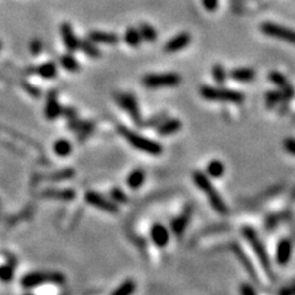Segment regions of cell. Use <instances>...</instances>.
I'll return each mask as SVG.
<instances>
[{
    "instance_id": "6da1fadb",
    "label": "cell",
    "mask_w": 295,
    "mask_h": 295,
    "mask_svg": "<svg viewBox=\"0 0 295 295\" xmlns=\"http://www.w3.org/2000/svg\"><path fill=\"white\" fill-rule=\"evenodd\" d=\"M193 182L204 195L208 198L209 204L211 206V208L215 211H218L221 215H225L228 214L229 208L226 206V203L224 202V199L221 198L220 193L215 190V187L213 186L211 181L209 180L208 175L201 172V171H196L193 172Z\"/></svg>"
},
{
    "instance_id": "7a4b0ae2",
    "label": "cell",
    "mask_w": 295,
    "mask_h": 295,
    "mask_svg": "<svg viewBox=\"0 0 295 295\" xmlns=\"http://www.w3.org/2000/svg\"><path fill=\"white\" fill-rule=\"evenodd\" d=\"M241 233H243L244 238L249 241L252 251H253L254 254L257 256V258H258L259 263H261L262 268H263V271L266 272L267 276H268L271 279H274V274H273V271H272V263H271V259H269L268 252H267L266 247H264L263 243L261 241L259 236L257 235L256 231H254L252 228H250V226H244Z\"/></svg>"
},
{
    "instance_id": "3957f363",
    "label": "cell",
    "mask_w": 295,
    "mask_h": 295,
    "mask_svg": "<svg viewBox=\"0 0 295 295\" xmlns=\"http://www.w3.org/2000/svg\"><path fill=\"white\" fill-rule=\"evenodd\" d=\"M199 94L204 100L218 101V102H230V103H243L245 101V95L235 90L224 89V87L213 86H201Z\"/></svg>"
},
{
    "instance_id": "277c9868",
    "label": "cell",
    "mask_w": 295,
    "mask_h": 295,
    "mask_svg": "<svg viewBox=\"0 0 295 295\" xmlns=\"http://www.w3.org/2000/svg\"><path fill=\"white\" fill-rule=\"evenodd\" d=\"M118 132L122 134V137L125 138L133 148L137 149V150L150 154V155H159V154L163 153V147H161V144L154 142V140L147 139L145 137L137 134L135 132H132V130H129L128 128L121 126V127L118 128Z\"/></svg>"
},
{
    "instance_id": "5b68a950",
    "label": "cell",
    "mask_w": 295,
    "mask_h": 295,
    "mask_svg": "<svg viewBox=\"0 0 295 295\" xmlns=\"http://www.w3.org/2000/svg\"><path fill=\"white\" fill-rule=\"evenodd\" d=\"M65 277L59 272H34L29 273L21 279V284L24 288L30 289L39 287L44 283H64Z\"/></svg>"
},
{
    "instance_id": "8992f818",
    "label": "cell",
    "mask_w": 295,
    "mask_h": 295,
    "mask_svg": "<svg viewBox=\"0 0 295 295\" xmlns=\"http://www.w3.org/2000/svg\"><path fill=\"white\" fill-rule=\"evenodd\" d=\"M181 83V75L176 73H160V74L145 75L143 84L150 89L165 86H177Z\"/></svg>"
},
{
    "instance_id": "52a82bcc",
    "label": "cell",
    "mask_w": 295,
    "mask_h": 295,
    "mask_svg": "<svg viewBox=\"0 0 295 295\" xmlns=\"http://www.w3.org/2000/svg\"><path fill=\"white\" fill-rule=\"evenodd\" d=\"M262 34L267 35L273 39H278L287 43L295 44V31L289 27L282 26V25L274 24V22H263L261 25Z\"/></svg>"
},
{
    "instance_id": "ba28073f",
    "label": "cell",
    "mask_w": 295,
    "mask_h": 295,
    "mask_svg": "<svg viewBox=\"0 0 295 295\" xmlns=\"http://www.w3.org/2000/svg\"><path fill=\"white\" fill-rule=\"evenodd\" d=\"M117 102L120 103L123 110L129 113L134 123L139 126L142 125V115H140L137 98L133 96L132 94H121L117 96Z\"/></svg>"
},
{
    "instance_id": "9c48e42d",
    "label": "cell",
    "mask_w": 295,
    "mask_h": 295,
    "mask_svg": "<svg viewBox=\"0 0 295 295\" xmlns=\"http://www.w3.org/2000/svg\"><path fill=\"white\" fill-rule=\"evenodd\" d=\"M85 201L89 204H91V206H94L95 208L107 211V213H117L118 211V207L113 202L108 201L102 195L94 192V191L85 193Z\"/></svg>"
},
{
    "instance_id": "30bf717a",
    "label": "cell",
    "mask_w": 295,
    "mask_h": 295,
    "mask_svg": "<svg viewBox=\"0 0 295 295\" xmlns=\"http://www.w3.org/2000/svg\"><path fill=\"white\" fill-rule=\"evenodd\" d=\"M231 250H233L234 253L236 254L239 262L243 264L244 269H245L247 273H249L250 278H251L252 281H254L258 283L259 281H258V276H257L256 269H254L253 264H252V262L250 261V258L247 257V254L245 253V252H244V250L241 249L240 245H239V244H233V245H231Z\"/></svg>"
},
{
    "instance_id": "8fae6325",
    "label": "cell",
    "mask_w": 295,
    "mask_h": 295,
    "mask_svg": "<svg viewBox=\"0 0 295 295\" xmlns=\"http://www.w3.org/2000/svg\"><path fill=\"white\" fill-rule=\"evenodd\" d=\"M191 43V35L188 32H181L170 40L164 47V50L168 53L180 52Z\"/></svg>"
},
{
    "instance_id": "7c38bea8",
    "label": "cell",
    "mask_w": 295,
    "mask_h": 295,
    "mask_svg": "<svg viewBox=\"0 0 295 295\" xmlns=\"http://www.w3.org/2000/svg\"><path fill=\"white\" fill-rule=\"evenodd\" d=\"M191 215H192V206H187L181 215H178L177 218H175L171 221V230L173 231L175 235H182L183 231L187 228L188 223H190Z\"/></svg>"
},
{
    "instance_id": "4fadbf2b",
    "label": "cell",
    "mask_w": 295,
    "mask_h": 295,
    "mask_svg": "<svg viewBox=\"0 0 295 295\" xmlns=\"http://www.w3.org/2000/svg\"><path fill=\"white\" fill-rule=\"evenodd\" d=\"M292 241L289 239H282L277 245L276 262L279 266H286L292 257Z\"/></svg>"
},
{
    "instance_id": "5bb4252c",
    "label": "cell",
    "mask_w": 295,
    "mask_h": 295,
    "mask_svg": "<svg viewBox=\"0 0 295 295\" xmlns=\"http://www.w3.org/2000/svg\"><path fill=\"white\" fill-rule=\"evenodd\" d=\"M60 34H62L65 47H67V49L69 50L70 53L79 49V40L75 36L72 25L68 24V22L62 24V26H60Z\"/></svg>"
},
{
    "instance_id": "9a60e30c",
    "label": "cell",
    "mask_w": 295,
    "mask_h": 295,
    "mask_svg": "<svg viewBox=\"0 0 295 295\" xmlns=\"http://www.w3.org/2000/svg\"><path fill=\"white\" fill-rule=\"evenodd\" d=\"M150 236L153 243L155 244L156 246L164 247L166 246V244L170 240V234H169V230L161 224H155V225L151 228Z\"/></svg>"
},
{
    "instance_id": "2e32d148",
    "label": "cell",
    "mask_w": 295,
    "mask_h": 295,
    "mask_svg": "<svg viewBox=\"0 0 295 295\" xmlns=\"http://www.w3.org/2000/svg\"><path fill=\"white\" fill-rule=\"evenodd\" d=\"M89 40L92 42L102 44H117L120 42V37L113 32H103V31H91L89 34Z\"/></svg>"
},
{
    "instance_id": "e0dca14e",
    "label": "cell",
    "mask_w": 295,
    "mask_h": 295,
    "mask_svg": "<svg viewBox=\"0 0 295 295\" xmlns=\"http://www.w3.org/2000/svg\"><path fill=\"white\" fill-rule=\"evenodd\" d=\"M229 75L238 83H251L256 78V72L252 68H235Z\"/></svg>"
},
{
    "instance_id": "ac0fdd59",
    "label": "cell",
    "mask_w": 295,
    "mask_h": 295,
    "mask_svg": "<svg viewBox=\"0 0 295 295\" xmlns=\"http://www.w3.org/2000/svg\"><path fill=\"white\" fill-rule=\"evenodd\" d=\"M41 197L57 201H73L75 198V192L73 190H46L41 193Z\"/></svg>"
},
{
    "instance_id": "d6986e66",
    "label": "cell",
    "mask_w": 295,
    "mask_h": 295,
    "mask_svg": "<svg viewBox=\"0 0 295 295\" xmlns=\"http://www.w3.org/2000/svg\"><path fill=\"white\" fill-rule=\"evenodd\" d=\"M44 113H46V117L48 120H55L62 113V107H60L59 102H58L57 97H55V92H50L48 95Z\"/></svg>"
},
{
    "instance_id": "ffe728a7",
    "label": "cell",
    "mask_w": 295,
    "mask_h": 295,
    "mask_svg": "<svg viewBox=\"0 0 295 295\" xmlns=\"http://www.w3.org/2000/svg\"><path fill=\"white\" fill-rule=\"evenodd\" d=\"M181 127H182L181 121L172 118V120H168L164 123H161L158 127V132L160 135H171L177 133L181 129Z\"/></svg>"
},
{
    "instance_id": "44dd1931",
    "label": "cell",
    "mask_w": 295,
    "mask_h": 295,
    "mask_svg": "<svg viewBox=\"0 0 295 295\" xmlns=\"http://www.w3.org/2000/svg\"><path fill=\"white\" fill-rule=\"evenodd\" d=\"M125 42L128 44V46L130 47H139L140 43H142L143 39H142V35H140L139 30L134 29V27H129V29H127V31L125 32Z\"/></svg>"
},
{
    "instance_id": "7402d4cb",
    "label": "cell",
    "mask_w": 295,
    "mask_h": 295,
    "mask_svg": "<svg viewBox=\"0 0 295 295\" xmlns=\"http://www.w3.org/2000/svg\"><path fill=\"white\" fill-rule=\"evenodd\" d=\"M207 175L213 178H220L225 172V166L220 160H211L206 168Z\"/></svg>"
},
{
    "instance_id": "603a6c76",
    "label": "cell",
    "mask_w": 295,
    "mask_h": 295,
    "mask_svg": "<svg viewBox=\"0 0 295 295\" xmlns=\"http://www.w3.org/2000/svg\"><path fill=\"white\" fill-rule=\"evenodd\" d=\"M145 173L142 170H134L127 178V185L132 190H138L144 183Z\"/></svg>"
},
{
    "instance_id": "cb8c5ba5",
    "label": "cell",
    "mask_w": 295,
    "mask_h": 295,
    "mask_svg": "<svg viewBox=\"0 0 295 295\" xmlns=\"http://www.w3.org/2000/svg\"><path fill=\"white\" fill-rule=\"evenodd\" d=\"M79 49L91 58H98L101 55V52L91 40H79Z\"/></svg>"
},
{
    "instance_id": "d4e9b609",
    "label": "cell",
    "mask_w": 295,
    "mask_h": 295,
    "mask_svg": "<svg viewBox=\"0 0 295 295\" xmlns=\"http://www.w3.org/2000/svg\"><path fill=\"white\" fill-rule=\"evenodd\" d=\"M36 73L44 79H53L54 77H57V65L52 62L44 63V64L37 67Z\"/></svg>"
},
{
    "instance_id": "484cf974",
    "label": "cell",
    "mask_w": 295,
    "mask_h": 295,
    "mask_svg": "<svg viewBox=\"0 0 295 295\" xmlns=\"http://www.w3.org/2000/svg\"><path fill=\"white\" fill-rule=\"evenodd\" d=\"M60 64H62V67L64 68L65 70H68V72L70 73L78 72L80 68L79 63L77 62V59H75L72 54L62 55V57H60Z\"/></svg>"
},
{
    "instance_id": "4316f807",
    "label": "cell",
    "mask_w": 295,
    "mask_h": 295,
    "mask_svg": "<svg viewBox=\"0 0 295 295\" xmlns=\"http://www.w3.org/2000/svg\"><path fill=\"white\" fill-rule=\"evenodd\" d=\"M53 150H54V153L57 154L58 156L64 158V156H68L70 153H72L73 148H72V144H70L68 140L59 139L54 143V145H53Z\"/></svg>"
},
{
    "instance_id": "83f0119b",
    "label": "cell",
    "mask_w": 295,
    "mask_h": 295,
    "mask_svg": "<svg viewBox=\"0 0 295 295\" xmlns=\"http://www.w3.org/2000/svg\"><path fill=\"white\" fill-rule=\"evenodd\" d=\"M138 30H139L140 35H142V39L144 40V41L154 42L156 40V37H158V32H156V30L149 24H140L139 29Z\"/></svg>"
},
{
    "instance_id": "f1b7e54d",
    "label": "cell",
    "mask_w": 295,
    "mask_h": 295,
    "mask_svg": "<svg viewBox=\"0 0 295 295\" xmlns=\"http://www.w3.org/2000/svg\"><path fill=\"white\" fill-rule=\"evenodd\" d=\"M73 176H74V170H72V169H67V170H62L59 171V172H55V173H52V175L46 176V177H42L41 180L54 181V182H57V181L69 180V178H72Z\"/></svg>"
},
{
    "instance_id": "f546056e",
    "label": "cell",
    "mask_w": 295,
    "mask_h": 295,
    "mask_svg": "<svg viewBox=\"0 0 295 295\" xmlns=\"http://www.w3.org/2000/svg\"><path fill=\"white\" fill-rule=\"evenodd\" d=\"M211 75H213V79L215 80V83L223 85L225 83L226 78H228V73H226L225 68L221 64H215L213 65V69H211Z\"/></svg>"
},
{
    "instance_id": "4dcf8cb0",
    "label": "cell",
    "mask_w": 295,
    "mask_h": 295,
    "mask_svg": "<svg viewBox=\"0 0 295 295\" xmlns=\"http://www.w3.org/2000/svg\"><path fill=\"white\" fill-rule=\"evenodd\" d=\"M134 291H135V283L133 281H130V279H128V281L123 282V283L121 284L117 289H115V291L112 292V294L113 295H129V294H132Z\"/></svg>"
},
{
    "instance_id": "1f68e13d",
    "label": "cell",
    "mask_w": 295,
    "mask_h": 295,
    "mask_svg": "<svg viewBox=\"0 0 295 295\" xmlns=\"http://www.w3.org/2000/svg\"><path fill=\"white\" fill-rule=\"evenodd\" d=\"M284 95L283 90H273V91H268L266 95V102L268 106H276L277 103L283 102Z\"/></svg>"
},
{
    "instance_id": "d6a6232c",
    "label": "cell",
    "mask_w": 295,
    "mask_h": 295,
    "mask_svg": "<svg viewBox=\"0 0 295 295\" xmlns=\"http://www.w3.org/2000/svg\"><path fill=\"white\" fill-rule=\"evenodd\" d=\"M268 79H269V82L273 83L276 86L281 87V89H284V87L288 86V85H289L288 79H287V78L284 77L283 74H281V73H278V72H271V73H269Z\"/></svg>"
},
{
    "instance_id": "836d02e7",
    "label": "cell",
    "mask_w": 295,
    "mask_h": 295,
    "mask_svg": "<svg viewBox=\"0 0 295 295\" xmlns=\"http://www.w3.org/2000/svg\"><path fill=\"white\" fill-rule=\"evenodd\" d=\"M14 279V266L10 263L0 266V281L11 282Z\"/></svg>"
},
{
    "instance_id": "e575fe53",
    "label": "cell",
    "mask_w": 295,
    "mask_h": 295,
    "mask_svg": "<svg viewBox=\"0 0 295 295\" xmlns=\"http://www.w3.org/2000/svg\"><path fill=\"white\" fill-rule=\"evenodd\" d=\"M111 197H112L116 202H118V203H127L128 202V197L126 196V193L123 192L122 190H120V188H113V190L111 191Z\"/></svg>"
},
{
    "instance_id": "d590c367",
    "label": "cell",
    "mask_w": 295,
    "mask_h": 295,
    "mask_svg": "<svg viewBox=\"0 0 295 295\" xmlns=\"http://www.w3.org/2000/svg\"><path fill=\"white\" fill-rule=\"evenodd\" d=\"M30 52L34 55H39L42 52V42L41 40L34 39L30 42Z\"/></svg>"
},
{
    "instance_id": "8d00e7d4",
    "label": "cell",
    "mask_w": 295,
    "mask_h": 295,
    "mask_svg": "<svg viewBox=\"0 0 295 295\" xmlns=\"http://www.w3.org/2000/svg\"><path fill=\"white\" fill-rule=\"evenodd\" d=\"M283 148L287 153H289L291 155L295 156V139L294 138H286L283 140Z\"/></svg>"
},
{
    "instance_id": "74e56055",
    "label": "cell",
    "mask_w": 295,
    "mask_h": 295,
    "mask_svg": "<svg viewBox=\"0 0 295 295\" xmlns=\"http://www.w3.org/2000/svg\"><path fill=\"white\" fill-rule=\"evenodd\" d=\"M203 7L209 12H213L218 9L219 6V0H202Z\"/></svg>"
},
{
    "instance_id": "f35d334b",
    "label": "cell",
    "mask_w": 295,
    "mask_h": 295,
    "mask_svg": "<svg viewBox=\"0 0 295 295\" xmlns=\"http://www.w3.org/2000/svg\"><path fill=\"white\" fill-rule=\"evenodd\" d=\"M240 293L244 295H256L257 292L252 288V286L250 284H241L240 287Z\"/></svg>"
},
{
    "instance_id": "ab89813d",
    "label": "cell",
    "mask_w": 295,
    "mask_h": 295,
    "mask_svg": "<svg viewBox=\"0 0 295 295\" xmlns=\"http://www.w3.org/2000/svg\"><path fill=\"white\" fill-rule=\"evenodd\" d=\"M24 86H25V90H26L29 94H31L32 96H39V95H41V91H39V90H37L35 86H32V85L24 84Z\"/></svg>"
},
{
    "instance_id": "60d3db41",
    "label": "cell",
    "mask_w": 295,
    "mask_h": 295,
    "mask_svg": "<svg viewBox=\"0 0 295 295\" xmlns=\"http://www.w3.org/2000/svg\"><path fill=\"white\" fill-rule=\"evenodd\" d=\"M0 49H1V41H0Z\"/></svg>"
}]
</instances>
